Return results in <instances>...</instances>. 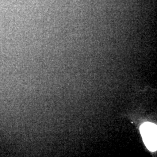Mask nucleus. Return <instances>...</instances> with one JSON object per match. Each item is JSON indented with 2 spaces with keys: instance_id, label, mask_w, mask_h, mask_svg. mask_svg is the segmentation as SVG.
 I'll use <instances>...</instances> for the list:
<instances>
[{
  "instance_id": "1",
  "label": "nucleus",
  "mask_w": 157,
  "mask_h": 157,
  "mask_svg": "<svg viewBox=\"0 0 157 157\" xmlns=\"http://www.w3.org/2000/svg\"><path fill=\"white\" fill-rule=\"evenodd\" d=\"M157 125L152 123L146 122L141 126V135L144 143L151 151L157 150Z\"/></svg>"
}]
</instances>
